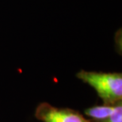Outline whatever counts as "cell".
<instances>
[{
	"mask_svg": "<svg viewBox=\"0 0 122 122\" xmlns=\"http://www.w3.org/2000/svg\"><path fill=\"white\" fill-rule=\"evenodd\" d=\"M77 79L96 91L103 104L115 105L122 102V74L80 70Z\"/></svg>",
	"mask_w": 122,
	"mask_h": 122,
	"instance_id": "6da1fadb",
	"label": "cell"
},
{
	"mask_svg": "<svg viewBox=\"0 0 122 122\" xmlns=\"http://www.w3.org/2000/svg\"><path fill=\"white\" fill-rule=\"evenodd\" d=\"M34 116L41 122H91L80 112L71 108H60L48 102L36 106Z\"/></svg>",
	"mask_w": 122,
	"mask_h": 122,
	"instance_id": "7a4b0ae2",
	"label": "cell"
},
{
	"mask_svg": "<svg viewBox=\"0 0 122 122\" xmlns=\"http://www.w3.org/2000/svg\"><path fill=\"white\" fill-rule=\"evenodd\" d=\"M121 105L122 102L115 105L102 104L93 106L85 109L84 115L92 122H99L110 117Z\"/></svg>",
	"mask_w": 122,
	"mask_h": 122,
	"instance_id": "3957f363",
	"label": "cell"
},
{
	"mask_svg": "<svg viewBox=\"0 0 122 122\" xmlns=\"http://www.w3.org/2000/svg\"><path fill=\"white\" fill-rule=\"evenodd\" d=\"M99 122H122V105L117 109L110 117Z\"/></svg>",
	"mask_w": 122,
	"mask_h": 122,
	"instance_id": "277c9868",
	"label": "cell"
}]
</instances>
